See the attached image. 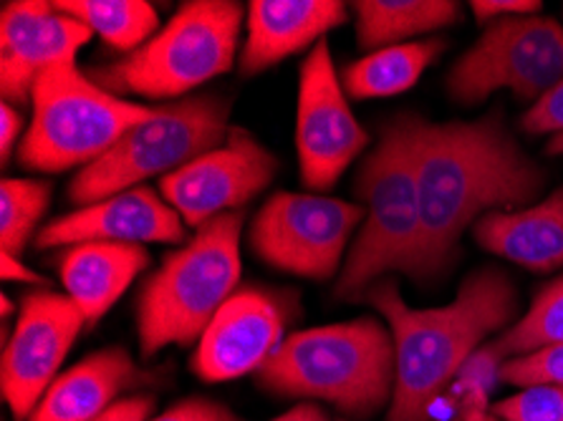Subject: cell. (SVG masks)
<instances>
[{
    "label": "cell",
    "instance_id": "6da1fadb",
    "mask_svg": "<svg viewBox=\"0 0 563 421\" xmlns=\"http://www.w3.org/2000/svg\"><path fill=\"white\" fill-rule=\"evenodd\" d=\"M415 147L424 280L450 268L467 228L488 212L536 200L545 182L496 114L448 124L417 117Z\"/></svg>",
    "mask_w": 563,
    "mask_h": 421
},
{
    "label": "cell",
    "instance_id": "7a4b0ae2",
    "mask_svg": "<svg viewBox=\"0 0 563 421\" xmlns=\"http://www.w3.org/2000/svg\"><path fill=\"white\" fill-rule=\"evenodd\" d=\"M366 300L384 315L395 341L397 379L387 421H430L434 401L460 366L518 313L514 282L498 268L475 270L442 308L407 306L391 280L372 286Z\"/></svg>",
    "mask_w": 563,
    "mask_h": 421
},
{
    "label": "cell",
    "instance_id": "3957f363",
    "mask_svg": "<svg viewBox=\"0 0 563 421\" xmlns=\"http://www.w3.org/2000/svg\"><path fill=\"white\" fill-rule=\"evenodd\" d=\"M415 132V114L391 119L384 124L377 147L364 159L356 177L364 220L336 280L339 298L366 293L384 273H405L415 280H424V225L417 187Z\"/></svg>",
    "mask_w": 563,
    "mask_h": 421
},
{
    "label": "cell",
    "instance_id": "277c9868",
    "mask_svg": "<svg viewBox=\"0 0 563 421\" xmlns=\"http://www.w3.org/2000/svg\"><path fill=\"white\" fill-rule=\"evenodd\" d=\"M395 379V341L377 318L291 333L258 372L271 394L321 399L352 417H372L391 403Z\"/></svg>",
    "mask_w": 563,
    "mask_h": 421
},
{
    "label": "cell",
    "instance_id": "5b68a950",
    "mask_svg": "<svg viewBox=\"0 0 563 421\" xmlns=\"http://www.w3.org/2000/svg\"><path fill=\"white\" fill-rule=\"evenodd\" d=\"M243 222V210L210 220L144 282L136 300V336L144 358L200 341L220 308L235 296Z\"/></svg>",
    "mask_w": 563,
    "mask_h": 421
},
{
    "label": "cell",
    "instance_id": "8992f818",
    "mask_svg": "<svg viewBox=\"0 0 563 421\" xmlns=\"http://www.w3.org/2000/svg\"><path fill=\"white\" fill-rule=\"evenodd\" d=\"M243 19V5L233 0H192L142 48L91 71V79L117 97L180 101L233 68Z\"/></svg>",
    "mask_w": 563,
    "mask_h": 421
},
{
    "label": "cell",
    "instance_id": "52a82bcc",
    "mask_svg": "<svg viewBox=\"0 0 563 421\" xmlns=\"http://www.w3.org/2000/svg\"><path fill=\"white\" fill-rule=\"evenodd\" d=\"M33 117L19 147V162L33 171L89 167L155 114V107L132 104L101 89L76 64L51 68L36 81Z\"/></svg>",
    "mask_w": 563,
    "mask_h": 421
},
{
    "label": "cell",
    "instance_id": "ba28073f",
    "mask_svg": "<svg viewBox=\"0 0 563 421\" xmlns=\"http://www.w3.org/2000/svg\"><path fill=\"white\" fill-rule=\"evenodd\" d=\"M230 107L223 97H187L155 107L147 122L134 126L104 157L79 169L68 185V200L87 208L107 197L165 179L228 140Z\"/></svg>",
    "mask_w": 563,
    "mask_h": 421
},
{
    "label": "cell",
    "instance_id": "9c48e42d",
    "mask_svg": "<svg viewBox=\"0 0 563 421\" xmlns=\"http://www.w3.org/2000/svg\"><path fill=\"white\" fill-rule=\"evenodd\" d=\"M563 81V25L545 15H518L485 25L455 66L450 68V97L481 104L500 89L516 99L539 101Z\"/></svg>",
    "mask_w": 563,
    "mask_h": 421
},
{
    "label": "cell",
    "instance_id": "30bf717a",
    "mask_svg": "<svg viewBox=\"0 0 563 421\" xmlns=\"http://www.w3.org/2000/svg\"><path fill=\"white\" fill-rule=\"evenodd\" d=\"M364 208L311 192H276L251 222L249 243L271 268L327 280L339 270Z\"/></svg>",
    "mask_w": 563,
    "mask_h": 421
},
{
    "label": "cell",
    "instance_id": "8fae6325",
    "mask_svg": "<svg viewBox=\"0 0 563 421\" xmlns=\"http://www.w3.org/2000/svg\"><path fill=\"white\" fill-rule=\"evenodd\" d=\"M369 144L366 129L349 109L329 43H316L298 74L296 154L301 182L327 192Z\"/></svg>",
    "mask_w": 563,
    "mask_h": 421
},
{
    "label": "cell",
    "instance_id": "7c38bea8",
    "mask_svg": "<svg viewBox=\"0 0 563 421\" xmlns=\"http://www.w3.org/2000/svg\"><path fill=\"white\" fill-rule=\"evenodd\" d=\"M84 325L87 318L64 293L36 290L23 298L0 361L3 399L15 421H29L36 411Z\"/></svg>",
    "mask_w": 563,
    "mask_h": 421
},
{
    "label": "cell",
    "instance_id": "4fadbf2b",
    "mask_svg": "<svg viewBox=\"0 0 563 421\" xmlns=\"http://www.w3.org/2000/svg\"><path fill=\"white\" fill-rule=\"evenodd\" d=\"M278 162L243 126H230L218 149L159 179V195L173 204L187 228L241 212L273 182Z\"/></svg>",
    "mask_w": 563,
    "mask_h": 421
},
{
    "label": "cell",
    "instance_id": "5bb4252c",
    "mask_svg": "<svg viewBox=\"0 0 563 421\" xmlns=\"http://www.w3.org/2000/svg\"><path fill=\"white\" fill-rule=\"evenodd\" d=\"M91 29L58 13L44 0H15L0 11V86L5 104L31 101L36 81L51 68L76 64Z\"/></svg>",
    "mask_w": 563,
    "mask_h": 421
},
{
    "label": "cell",
    "instance_id": "9a60e30c",
    "mask_svg": "<svg viewBox=\"0 0 563 421\" xmlns=\"http://www.w3.org/2000/svg\"><path fill=\"white\" fill-rule=\"evenodd\" d=\"M286 315L273 296L263 290H241L212 318L198 341L192 372L202 381H233L261 372L284 343Z\"/></svg>",
    "mask_w": 563,
    "mask_h": 421
},
{
    "label": "cell",
    "instance_id": "2e32d148",
    "mask_svg": "<svg viewBox=\"0 0 563 421\" xmlns=\"http://www.w3.org/2000/svg\"><path fill=\"white\" fill-rule=\"evenodd\" d=\"M185 220L152 187H134L51 220L38 230L36 247L58 251L79 243H183Z\"/></svg>",
    "mask_w": 563,
    "mask_h": 421
},
{
    "label": "cell",
    "instance_id": "e0dca14e",
    "mask_svg": "<svg viewBox=\"0 0 563 421\" xmlns=\"http://www.w3.org/2000/svg\"><path fill=\"white\" fill-rule=\"evenodd\" d=\"M349 21V8L336 0H253L245 13V43L238 66L245 76L321 43L329 31Z\"/></svg>",
    "mask_w": 563,
    "mask_h": 421
},
{
    "label": "cell",
    "instance_id": "ac0fdd59",
    "mask_svg": "<svg viewBox=\"0 0 563 421\" xmlns=\"http://www.w3.org/2000/svg\"><path fill=\"white\" fill-rule=\"evenodd\" d=\"M144 379L124 348L97 351L51 384L29 421H97Z\"/></svg>",
    "mask_w": 563,
    "mask_h": 421
},
{
    "label": "cell",
    "instance_id": "d6986e66",
    "mask_svg": "<svg viewBox=\"0 0 563 421\" xmlns=\"http://www.w3.org/2000/svg\"><path fill=\"white\" fill-rule=\"evenodd\" d=\"M475 243L533 273L563 268V187L523 210H496L475 222Z\"/></svg>",
    "mask_w": 563,
    "mask_h": 421
},
{
    "label": "cell",
    "instance_id": "ffe728a7",
    "mask_svg": "<svg viewBox=\"0 0 563 421\" xmlns=\"http://www.w3.org/2000/svg\"><path fill=\"white\" fill-rule=\"evenodd\" d=\"M147 265L150 253L142 245L97 240L68 247L58 270L66 296L79 306L87 325H93L112 311V306Z\"/></svg>",
    "mask_w": 563,
    "mask_h": 421
},
{
    "label": "cell",
    "instance_id": "44dd1931",
    "mask_svg": "<svg viewBox=\"0 0 563 421\" xmlns=\"http://www.w3.org/2000/svg\"><path fill=\"white\" fill-rule=\"evenodd\" d=\"M356 43L364 51L389 48L409 38L450 29L460 21V5L452 0H362L354 3Z\"/></svg>",
    "mask_w": 563,
    "mask_h": 421
},
{
    "label": "cell",
    "instance_id": "7402d4cb",
    "mask_svg": "<svg viewBox=\"0 0 563 421\" xmlns=\"http://www.w3.org/2000/svg\"><path fill=\"white\" fill-rule=\"evenodd\" d=\"M440 41H409L399 43V46L379 48L360 62L349 64L344 76H341V84L354 99L397 97L422 79V74L440 56Z\"/></svg>",
    "mask_w": 563,
    "mask_h": 421
},
{
    "label": "cell",
    "instance_id": "603a6c76",
    "mask_svg": "<svg viewBox=\"0 0 563 421\" xmlns=\"http://www.w3.org/2000/svg\"><path fill=\"white\" fill-rule=\"evenodd\" d=\"M54 8L89 25L93 36L126 56L142 48L159 29L157 11L147 0H56Z\"/></svg>",
    "mask_w": 563,
    "mask_h": 421
},
{
    "label": "cell",
    "instance_id": "cb8c5ba5",
    "mask_svg": "<svg viewBox=\"0 0 563 421\" xmlns=\"http://www.w3.org/2000/svg\"><path fill=\"white\" fill-rule=\"evenodd\" d=\"M493 343L506 361L563 343V275L539 288L526 315Z\"/></svg>",
    "mask_w": 563,
    "mask_h": 421
},
{
    "label": "cell",
    "instance_id": "d4e9b609",
    "mask_svg": "<svg viewBox=\"0 0 563 421\" xmlns=\"http://www.w3.org/2000/svg\"><path fill=\"white\" fill-rule=\"evenodd\" d=\"M51 204V185L41 179H3L0 185V247L21 257Z\"/></svg>",
    "mask_w": 563,
    "mask_h": 421
},
{
    "label": "cell",
    "instance_id": "484cf974",
    "mask_svg": "<svg viewBox=\"0 0 563 421\" xmlns=\"http://www.w3.org/2000/svg\"><path fill=\"white\" fill-rule=\"evenodd\" d=\"M506 364L496 343H483L475 354L460 366L455 381L450 384V391L455 394L460 403H477V407H488L493 389L500 381V368Z\"/></svg>",
    "mask_w": 563,
    "mask_h": 421
},
{
    "label": "cell",
    "instance_id": "4316f807",
    "mask_svg": "<svg viewBox=\"0 0 563 421\" xmlns=\"http://www.w3.org/2000/svg\"><path fill=\"white\" fill-rule=\"evenodd\" d=\"M500 381L518 386V389L523 386H559L563 389V343L508 358L500 368Z\"/></svg>",
    "mask_w": 563,
    "mask_h": 421
},
{
    "label": "cell",
    "instance_id": "83f0119b",
    "mask_svg": "<svg viewBox=\"0 0 563 421\" xmlns=\"http://www.w3.org/2000/svg\"><path fill=\"white\" fill-rule=\"evenodd\" d=\"M500 421H563V389L523 386L514 397L490 407Z\"/></svg>",
    "mask_w": 563,
    "mask_h": 421
},
{
    "label": "cell",
    "instance_id": "f1b7e54d",
    "mask_svg": "<svg viewBox=\"0 0 563 421\" xmlns=\"http://www.w3.org/2000/svg\"><path fill=\"white\" fill-rule=\"evenodd\" d=\"M523 132L541 136V134H563V81L553 86L551 91H545L536 104L526 111L520 119Z\"/></svg>",
    "mask_w": 563,
    "mask_h": 421
},
{
    "label": "cell",
    "instance_id": "f546056e",
    "mask_svg": "<svg viewBox=\"0 0 563 421\" xmlns=\"http://www.w3.org/2000/svg\"><path fill=\"white\" fill-rule=\"evenodd\" d=\"M150 421H241L225 403L210 399H187Z\"/></svg>",
    "mask_w": 563,
    "mask_h": 421
},
{
    "label": "cell",
    "instance_id": "4dcf8cb0",
    "mask_svg": "<svg viewBox=\"0 0 563 421\" xmlns=\"http://www.w3.org/2000/svg\"><path fill=\"white\" fill-rule=\"evenodd\" d=\"M471 8L481 23H496L518 15H539L543 5L539 0H475Z\"/></svg>",
    "mask_w": 563,
    "mask_h": 421
},
{
    "label": "cell",
    "instance_id": "1f68e13d",
    "mask_svg": "<svg viewBox=\"0 0 563 421\" xmlns=\"http://www.w3.org/2000/svg\"><path fill=\"white\" fill-rule=\"evenodd\" d=\"M152 409H155V399L147 397V394H136V397L117 401L97 421H150Z\"/></svg>",
    "mask_w": 563,
    "mask_h": 421
},
{
    "label": "cell",
    "instance_id": "d6a6232c",
    "mask_svg": "<svg viewBox=\"0 0 563 421\" xmlns=\"http://www.w3.org/2000/svg\"><path fill=\"white\" fill-rule=\"evenodd\" d=\"M21 134H23V114L19 111V107L5 104L3 101V107H0V159H3V165L8 162V157H11V152Z\"/></svg>",
    "mask_w": 563,
    "mask_h": 421
},
{
    "label": "cell",
    "instance_id": "836d02e7",
    "mask_svg": "<svg viewBox=\"0 0 563 421\" xmlns=\"http://www.w3.org/2000/svg\"><path fill=\"white\" fill-rule=\"evenodd\" d=\"M0 270H3L5 280H19V282H31V286H46V280L41 278L36 270H31L29 265L21 263V257L3 255V263H0Z\"/></svg>",
    "mask_w": 563,
    "mask_h": 421
},
{
    "label": "cell",
    "instance_id": "e575fe53",
    "mask_svg": "<svg viewBox=\"0 0 563 421\" xmlns=\"http://www.w3.org/2000/svg\"><path fill=\"white\" fill-rule=\"evenodd\" d=\"M273 421H329V417H327V411L313 407V403H298V407H294L291 411H286L284 417H278Z\"/></svg>",
    "mask_w": 563,
    "mask_h": 421
},
{
    "label": "cell",
    "instance_id": "d590c367",
    "mask_svg": "<svg viewBox=\"0 0 563 421\" xmlns=\"http://www.w3.org/2000/svg\"><path fill=\"white\" fill-rule=\"evenodd\" d=\"M455 421H500L493 414L490 407H477V403H460V414Z\"/></svg>",
    "mask_w": 563,
    "mask_h": 421
},
{
    "label": "cell",
    "instance_id": "8d00e7d4",
    "mask_svg": "<svg viewBox=\"0 0 563 421\" xmlns=\"http://www.w3.org/2000/svg\"><path fill=\"white\" fill-rule=\"evenodd\" d=\"M549 154H553V157H556V154H563V134H559V136H551V142H549Z\"/></svg>",
    "mask_w": 563,
    "mask_h": 421
},
{
    "label": "cell",
    "instance_id": "74e56055",
    "mask_svg": "<svg viewBox=\"0 0 563 421\" xmlns=\"http://www.w3.org/2000/svg\"><path fill=\"white\" fill-rule=\"evenodd\" d=\"M11 313H13V303H11V298L3 296V318H8Z\"/></svg>",
    "mask_w": 563,
    "mask_h": 421
}]
</instances>
